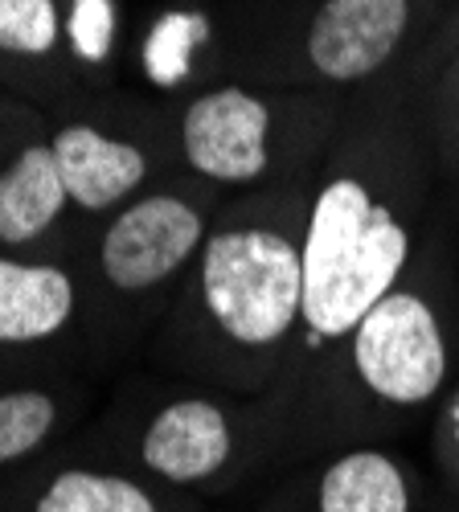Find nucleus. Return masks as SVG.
I'll return each instance as SVG.
<instances>
[{
  "label": "nucleus",
  "mask_w": 459,
  "mask_h": 512,
  "mask_svg": "<svg viewBox=\"0 0 459 512\" xmlns=\"http://www.w3.org/2000/svg\"><path fill=\"white\" fill-rule=\"evenodd\" d=\"M185 160L218 185H250L271 168V107L242 87H218L181 119Z\"/></svg>",
  "instance_id": "obj_4"
},
{
  "label": "nucleus",
  "mask_w": 459,
  "mask_h": 512,
  "mask_svg": "<svg viewBox=\"0 0 459 512\" xmlns=\"http://www.w3.org/2000/svg\"><path fill=\"white\" fill-rule=\"evenodd\" d=\"M66 201L54 148H25L0 177V242L21 246L46 230Z\"/></svg>",
  "instance_id": "obj_11"
},
{
  "label": "nucleus",
  "mask_w": 459,
  "mask_h": 512,
  "mask_svg": "<svg viewBox=\"0 0 459 512\" xmlns=\"http://www.w3.org/2000/svg\"><path fill=\"white\" fill-rule=\"evenodd\" d=\"M304 512H419V484L398 455L357 447L320 467L304 492Z\"/></svg>",
  "instance_id": "obj_8"
},
{
  "label": "nucleus",
  "mask_w": 459,
  "mask_h": 512,
  "mask_svg": "<svg viewBox=\"0 0 459 512\" xmlns=\"http://www.w3.org/2000/svg\"><path fill=\"white\" fill-rule=\"evenodd\" d=\"M201 304L238 349H275L304 324L300 242L271 226H230L201 246Z\"/></svg>",
  "instance_id": "obj_2"
},
{
  "label": "nucleus",
  "mask_w": 459,
  "mask_h": 512,
  "mask_svg": "<svg viewBox=\"0 0 459 512\" xmlns=\"http://www.w3.org/2000/svg\"><path fill=\"white\" fill-rule=\"evenodd\" d=\"M70 41L78 58L103 62L115 41V9L111 0H74L70 9Z\"/></svg>",
  "instance_id": "obj_16"
},
{
  "label": "nucleus",
  "mask_w": 459,
  "mask_h": 512,
  "mask_svg": "<svg viewBox=\"0 0 459 512\" xmlns=\"http://www.w3.org/2000/svg\"><path fill=\"white\" fill-rule=\"evenodd\" d=\"M50 148H54V160H58L66 197L78 201L82 209L115 205L119 197H128L148 173V160L136 144L107 140L103 132H95V127H87V123L62 127Z\"/></svg>",
  "instance_id": "obj_9"
},
{
  "label": "nucleus",
  "mask_w": 459,
  "mask_h": 512,
  "mask_svg": "<svg viewBox=\"0 0 459 512\" xmlns=\"http://www.w3.org/2000/svg\"><path fill=\"white\" fill-rule=\"evenodd\" d=\"M238 451L230 414L210 398H181L156 410L140 439V459L160 480L193 488L226 476Z\"/></svg>",
  "instance_id": "obj_7"
},
{
  "label": "nucleus",
  "mask_w": 459,
  "mask_h": 512,
  "mask_svg": "<svg viewBox=\"0 0 459 512\" xmlns=\"http://www.w3.org/2000/svg\"><path fill=\"white\" fill-rule=\"evenodd\" d=\"M410 0H324L308 29V62L332 82L378 74L402 46Z\"/></svg>",
  "instance_id": "obj_6"
},
{
  "label": "nucleus",
  "mask_w": 459,
  "mask_h": 512,
  "mask_svg": "<svg viewBox=\"0 0 459 512\" xmlns=\"http://www.w3.org/2000/svg\"><path fill=\"white\" fill-rule=\"evenodd\" d=\"M210 37L201 13H164L144 41V70L156 87H181L193 66V50Z\"/></svg>",
  "instance_id": "obj_13"
},
{
  "label": "nucleus",
  "mask_w": 459,
  "mask_h": 512,
  "mask_svg": "<svg viewBox=\"0 0 459 512\" xmlns=\"http://www.w3.org/2000/svg\"><path fill=\"white\" fill-rule=\"evenodd\" d=\"M74 287L58 267H25L0 259V340L25 345L70 320Z\"/></svg>",
  "instance_id": "obj_10"
},
{
  "label": "nucleus",
  "mask_w": 459,
  "mask_h": 512,
  "mask_svg": "<svg viewBox=\"0 0 459 512\" xmlns=\"http://www.w3.org/2000/svg\"><path fill=\"white\" fill-rule=\"evenodd\" d=\"M37 512H160V504L136 480L107 472H62L41 492Z\"/></svg>",
  "instance_id": "obj_12"
},
{
  "label": "nucleus",
  "mask_w": 459,
  "mask_h": 512,
  "mask_svg": "<svg viewBox=\"0 0 459 512\" xmlns=\"http://www.w3.org/2000/svg\"><path fill=\"white\" fill-rule=\"evenodd\" d=\"M304 332L308 345L345 340L398 287L410 230L361 177H332L304 222Z\"/></svg>",
  "instance_id": "obj_1"
},
{
  "label": "nucleus",
  "mask_w": 459,
  "mask_h": 512,
  "mask_svg": "<svg viewBox=\"0 0 459 512\" xmlns=\"http://www.w3.org/2000/svg\"><path fill=\"white\" fill-rule=\"evenodd\" d=\"M345 340L361 390L390 410H419L447 386V332L419 291L394 287Z\"/></svg>",
  "instance_id": "obj_3"
},
{
  "label": "nucleus",
  "mask_w": 459,
  "mask_h": 512,
  "mask_svg": "<svg viewBox=\"0 0 459 512\" xmlns=\"http://www.w3.org/2000/svg\"><path fill=\"white\" fill-rule=\"evenodd\" d=\"M205 218L173 193L128 205L103 238V271L123 291H144L181 271L205 246Z\"/></svg>",
  "instance_id": "obj_5"
},
{
  "label": "nucleus",
  "mask_w": 459,
  "mask_h": 512,
  "mask_svg": "<svg viewBox=\"0 0 459 512\" xmlns=\"http://www.w3.org/2000/svg\"><path fill=\"white\" fill-rule=\"evenodd\" d=\"M447 467H451V488H459V394L447 410Z\"/></svg>",
  "instance_id": "obj_17"
},
{
  "label": "nucleus",
  "mask_w": 459,
  "mask_h": 512,
  "mask_svg": "<svg viewBox=\"0 0 459 512\" xmlns=\"http://www.w3.org/2000/svg\"><path fill=\"white\" fill-rule=\"evenodd\" d=\"M54 418H58V410H54L50 394H37V390L0 394V463L29 455L50 435Z\"/></svg>",
  "instance_id": "obj_14"
},
{
  "label": "nucleus",
  "mask_w": 459,
  "mask_h": 512,
  "mask_svg": "<svg viewBox=\"0 0 459 512\" xmlns=\"http://www.w3.org/2000/svg\"><path fill=\"white\" fill-rule=\"evenodd\" d=\"M58 41L54 0H0V50L46 54Z\"/></svg>",
  "instance_id": "obj_15"
}]
</instances>
